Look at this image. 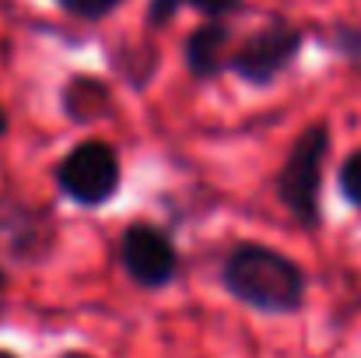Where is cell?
<instances>
[{
    "label": "cell",
    "instance_id": "obj_14",
    "mask_svg": "<svg viewBox=\"0 0 361 358\" xmlns=\"http://www.w3.org/2000/svg\"><path fill=\"white\" fill-rule=\"evenodd\" d=\"M7 130H11V117H7V109L0 106V137H7Z\"/></svg>",
    "mask_w": 361,
    "mask_h": 358
},
{
    "label": "cell",
    "instance_id": "obj_1",
    "mask_svg": "<svg viewBox=\"0 0 361 358\" xmlns=\"http://www.w3.org/2000/svg\"><path fill=\"white\" fill-rule=\"evenodd\" d=\"M221 288L263 316H291L302 313L309 299V278L298 260L267 246V242H235L221 260Z\"/></svg>",
    "mask_w": 361,
    "mask_h": 358
},
{
    "label": "cell",
    "instance_id": "obj_9",
    "mask_svg": "<svg viewBox=\"0 0 361 358\" xmlns=\"http://www.w3.org/2000/svg\"><path fill=\"white\" fill-rule=\"evenodd\" d=\"M197 11L204 21H228L232 14L245 11V0H147V11H144V25L151 32L165 28L179 11Z\"/></svg>",
    "mask_w": 361,
    "mask_h": 358
},
{
    "label": "cell",
    "instance_id": "obj_16",
    "mask_svg": "<svg viewBox=\"0 0 361 358\" xmlns=\"http://www.w3.org/2000/svg\"><path fill=\"white\" fill-rule=\"evenodd\" d=\"M0 358H18L14 352H7V348H0Z\"/></svg>",
    "mask_w": 361,
    "mask_h": 358
},
{
    "label": "cell",
    "instance_id": "obj_3",
    "mask_svg": "<svg viewBox=\"0 0 361 358\" xmlns=\"http://www.w3.org/2000/svg\"><path fill=\"white\" fill-rule=\"evenodd\" d=\"M56 190L78 208H106L123 186V162L102 137L78 141L53 169Z\"/></svg>",
    "mask_w": 361,
    "mask_h": 358
},
{
    "label": "cell",
    "instance_id": "obj_2",
    "mask_svg": "<svg viewBox=\"0 0 361 358\" xmlns=\"http://www.w3.org/2000/svg\"><path fill=\"white\" fill-rule=\"evenodd\" d=\"M330 148H334L330 123L326 119L305 123L298 137L291 141L274 179V193L281 208L309 232L323 225V179H326Z\"/></svg>",
    "mask_w": 361,
    "mask_h": 358
},
{
    "label": "cell",
    "instance_id": "obj_6",
    "mask_svg": "<svg viewBox=\"0 0 361 358\" xmlns=\"http://www.w3.org/2000/svg\"><path fill=\"white\" fill-rule=\"evenodd\" d=\"M56 218L49 208L0 193V256L11 263H39L56 246Z\"/></svg>",
    "mask_w": 361,
    "mask_h": 358
},
{
    "label": "cell",
    "instance_id": "obj_10",
    "mask_svg": "<svg viewBox=\"0 0 361 358\" xmlns=\"http://www.w3.org/2000/svg\"><path fill=\"white\" fill-rule=\"evenodd\" d=\"M316 39H319L330 53L344 56L348 64H361V28H358V25L337 21V25H330V28L316 32Z\"/></svg>",
    "mask_w": 361,
    "mask_h": 358
},
{
    "label": "cell",
    "instance_id": "obj_11",
    "mask_svg": "<svg viewBox=\"0 0 361 358\" xmlns=\"http://www.w3.org/2000/svg\"><path fill=\"white\" fill-rule=\"evenodd\" d=\"M337 190H341V197L361 215V148H355V151L337 165Z\"/></svg>",
    "mask_w": 361,
    "mask_h": 358
},
{
    "label": "cell",
    "instance_id": "obj_8",
    "mask_svg": "<svg viewBox=\"0 0 361 358\" xmlns=\"http://www.w3.org/2000/svg\"><path fill=\"white\" fill-rule=\"evenodd\" d=\"M60 109L71 123L92 126L99 119L113 117V88H109V81H102L95 74H71V81L60 92Z\"/></svg>",
    "mask_w": 361,
    "mask_h": 358
},
{
    "label": "cell",
    "instance_id": "obj_13",
    "mask_svg": "<svg viewBox=\"0 0 361 358\" xmlns=\"http://www.w3.org/2000/svg\"><path fill=\"white\" fill-rule=\"evenodd\" d=\"M7 288H11V278H7V267L0 263V309H4V299H7Z\"/></svg>",
    "mask_w": 361,
    "mask_h": 358
},
{
    "label": "cell",
    "instance_id": "obj_4",
    "mask_svg": "<svg viewBox=\"0 0 361 358\" xmlns=\"http://www.w3.org/2000/svg\"><path fill=\"white\" fill-rule=\"evenodd\" d=\"M305 46V28L288 21L284 14H270L267 25L249 32L232 53V71L249 88H270L288 67H295Z\"/></svg>",
    "mask_w": 361,
    "mask_h": 358
},
{
    "label": "cell",
    "instance_id": "obj_15",
    "mask_svg": "<svg viewBox=\"0 0 361 358\" xmlns=\"http://www.w3.org/2000/svg\"><path fill=\"white\" fill-rule=\"evenodd\" d=\"M60 358H92V355H81V352H71V355H60Z\"/></svg>",
    "mask_w": 361,
    "mask_h": 358
},
{
    "label": "cell",
    "instance_id": "obj_5",
    "mask_svg": "<svg viewBox=\"0 0 361 358\" xmlns=\"http://www.w3.org/2000/svg\"><path fill=\"white\" fill-rule=\"evenodd\" d=\"M116 249L123 274L144 292H161L183 274V253L176 239L151 222H130L120 232Z\"/></svg>",
    "mask_w": 361,
    "mask_h": 358
},
{
    "label": "cell",
    "instance_id": "obj_7",
    "mask_svg": "<svg viewBox=\"0 0 361 358\" xmlns=\"http://www.w3.org/2000/svg\"><path fill=\"white\" fill-rule=\"evenodd\" d=\"M235 32L228 21H200L183 42V64L193 81H218L232 71Z\"/></svg>",
    "mask_w": 361,
    "mask_h": 358
},
{
    "label": "cell",
    "instance_id": "obj_12",
    "mask_svg": "<svg viewBox=\"0 0 361 358\" xmlns=\"http://www.w3.org/2000/svg\"><path fill=\"white\" fill-rule=\"evenodd\" d=\"M63 14L78 18V21H106L113 11H120L126 0H53Z\"/></svg>",
    "mask_w": 361,
    "mask_h": 358
}]
</instances>
